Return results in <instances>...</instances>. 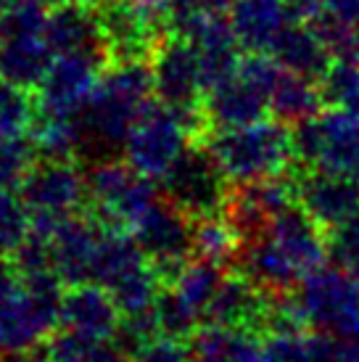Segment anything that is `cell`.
I'll list each match as a JSON object with an SVG mask.
<instances>
[{
  "mask_svg": "<svg viewBox=\"0 0 359 362\" xmlns=\"http://www.w3.org/2000/svg\"><path fill=\"white\" fill-rule=\"evenodd\" d=\"M153 98V71L151 59L111 61L103 69L98 88L88 103L77 111L80 127V159L106 161L124 151L140 111Z\"/></svg>",
  "mask_w": 359,
  "mask_h": 362,
  "instance_id": "obj_1",
  "label": "cell"
},
{
  "mask_svg": "<svg viewBox=\"0 0 359 362\" xmlns=\"http://www.w3.org/2000/svg\"><path fill=\"white\" fill-rule=\"evenodd\" d=\"M204 146L217 159L230 182H254L288 175L296 161L293 127L280 119H259L238 127L209 130Z\"/></svg>",
  "mask_w": 359,
  "mask_h": 362,
  "instance_id": "obj_2",
  "label": "cell"
},
{
  "mask_svg": "<svg viewBox=\"0 0 359 362\" xmlns=\"http://www.w3.org/2000/svg\"><path fill=\"white\" fill-rule=\"evenodd\" d=\"M280 74H283V66L269 53L243 56L238 69L228 80L217 82L206 90L204 111L211 130L264 119Z\"/></svg>",
  "mask_w": 359,
  "mask_h": 362,
  "instance_id": "obj_3",
  "label": "cell"
},
{
  "mask_svg": "<svg viewBox=\"0 0 359 362\" xmlns=\"http://www.w3.org/2000/svg\"><path fill=\"white\" fill-rule=\"evenodd\" d=\"M151 71H153V98L188 117L204 143L211 127L204 111L206 82L196 45L185 37L167 35L156 45V51L151 53Z\"/></svg>",
  "mask_w": 359,
  "mask_h": 362,
  "instance_id": "obj_4",
  "label": "cell"
},
{
  "mask_svg": "<svg viewBox=\"0 0 359 362\" xmlns=\"http://www.w3.org/2000/svg\"><path fill=\"white\" fill-rule=\"evenodd\" d=\"M193 143H201L193 122L170 109L167 103L151 98L146 109L140 111L122 153L130 167L153 180H161Z\"/></svg>",
  "mask_w": 359,
  "mask_h": 362,
  "instance_id": "obj_5",
  "label": "cell"
},
{
  "mask_svg": "<svg viewBox=\"0 0 359 362\" xmlns=\"http://www.w3.org/2000/svg\"><path fill=\"white\" fill-rule=\"evenodd\" d=\"M88 211L103 228H117V230H130L161 199L156 180L122 159L93 164V170L88 172Z\"/></svg>",
  "mask_w": 359,
  "mask_h": 362,
  "instance_id": "obj_6",
  "label": "cell"
},
{
  "mask_svg": "<svg viewBox=\"0 0 359 362\" xmlns=\"http://www.w3.org/2000/svg\"><path fill=\"white\" fill-rule=\"evenodd\" d=\"M310 328L339 341H359V286L339 264H322L296 288Z\"/></svg>",
  "mask_w": 359,
  "mask_h": 362,
  "instance_id": "obj_7",
  "label": "cell"
},
{
  "mask_svg": "<svg viewBox=\"0 0 359 362\" xmlns=\"http://www.w3.org/2000/svg\"><path fill=\"white\" fill-rule=\"evenodd\" d=\"M233 182L204 143H193L161 177L164 199L182 209L190 220L222 214Z\"/></svg>",
  "mask_w": 359,
  "mask_h": 362,
  "instance_id": "obj_8",
  "label": "cell"
},
{
  "mask_svg": "<svg viewBox=\"0 0 359 362\" xmlns=\"http://www.w3.org/2000/svg\"><path fill=\"white\" fill-rule=\"evenodd\" d=\"M16 191L30 206L35 222H59L80 214L90 204L88 172L80 167V159L40 156Z\"/></svg>",
  "mask_w": 359,
  "mask_h": 362,
  "instance_id": "obj_9",
  "label": "cell"
},
{
  "mask_svg": "<svg viewBox=\"0 0 359 362\" xmlns=\"http://www.w3.org/2000/svg\"><path fill=\"white\" fill-rule=\"evenodd\" d=\"M293 146L301 167L359 175V114L322 109L293 127Z\"/></svg>",
  "mask_w": 359,
  "mask_h": 362,
  "instance_id": "obj_10",
  "label": "cell"
},
{
  "mask_svg": "<svg viewBox=\"0 0 359 362\" xmlns=\"http://www.w3.org/2000/svg\"><path fill=\"white\" fill-rule=\"evenodd\" d=\"M193 228H196V220H190L172 202L159 199L132 225L130 233L135 235L143 254L170 283L180 272V267L193 259Z\"/></svg>",
  "mask_w": 359,
  "mask_h": 362,
  "instance_id": "obj_11",
  "label": "cell"
},
{
  "mask_svg": "<svg viewBox=\"0 0 359 362\" xmlns=\"http://www.w3.org/2000/svg\"><path fill=\"white\" fill-rule=\"evenodd\" d=\"M290 175L296 182V202L328 233L359 217V175L301 164Z\"/></svg>",
  "mask_w": 359,
  "mask_h": 362,
  "instance_id": "obj_12",
  "label": "cell"
},
{
  "mask_svg": "<svg viewBox=\"0 0 359 362\" xmlns=\"http://www.w3.org/2000/svg\"><path fill=\"white\" fill-rule=\"evenodd\" d=\"M109 61L93 53H61L37 88V106L45 114H77L98 88Z\"/></svg>",
  "mask_w": 359,
  "mask_h": 362,
  "instance_id": "obj_13",
  "label": "cell"
},
{
  "mask_svg": "<svg viewBox=\"0 0 359 362\" xmlns=\"http://www.w3.org/2000/svg\"><path fill=\"white\" fill-rule=\"evenodd\" d=\"M100 238H103V225L90 211L64 217L50 228L53 270L66 286L90 283Z\"/></svg>",
  "mask_w": 359,
  "mask_h": 362,
  "instance_id": "obj_14",
  "label": "cell"
},
{
  "mask_svg": "<svg viewBox=\"0 0 359 362\" xmlns=\"http://www.w3.org/2000/svg\"><path fill=\"white\" fill-rule=\"evenodd\" d=\"M122 310L114 302L109 288L100 283H77L64 291L61 302V331H71L88 336V339H100L111 341L122 325Z\"/></svg>",
  "mask_w": 359,
  "mask_h": 362,
  "instance_id": "obj_15",
  "label": "cell"
},
{
  "mask_svg": "<svg viewBox=\"0 0 359 362\" xmlns=\"http://www.w3.org/2000/svg\"><path fill=\"white\" fill-rule=\"evenodd\" d=\"M42 37L48 40L50 51L56 56H61V53H93V56H103L109 61L98 6L59 0L53 8H48V21H45Z\"/></svg>",
  "mask_w": 359,
  "mask_h": 362,
  "instance_id": "obj_16",
  "label": "cell"
},
{
  "mask_svg": "<svg viewBox=\"0 0 359 362\" xmlns=\"http://www.w3.org/2000/svg\"><path fill=\"white\" fill-rule=\"evenodd\" d=\"M267 233L288 254V259L296 264L301 275H310L312 270L322 267L330 257L328 230L299 202L290 204L286 211H280Z\"/></svg>",
  "mask_w": 359,
  "mask_h": 362,
  "instance_id": "obj_17",
  "label": "cell"
},
{
  "mask_svg": "<svg viewBox=\"0 0 359 362\" xmlns=\"http://www.w3.org/2000/svg\"><path fill=\"white\" fill-rule=\"evenodd\" d=\"M275 293L261 291L257 283H251L238 270L228 272L222 286L217 288L206 310V322L230 325V328H249L261 333L267 322L269 307Z\"/></svg>",
  "mask_w": 359,
  "mask_h": 362,
  "instance_id": "obj_18",
  "label": "cell"
},
{
  "mask_svg": "<svg viewBox=\"0 0 359 362\" xmlns=\"http://www.w3.org/2000/svg\"><path fill=\"white\" fill-rule=\"evenodd\" d=\"M235 270L246 275L251 283H257L267 293H290L299 288L304 275L296 270V264L288 259V254L278 246V241L264 233L254 241H246L240 246Z\"/></svg>",
  "mask_w": 359,
  "mask_h": 362,
  "instance_id": "obj_19",
  "label": "cell"
},
{
  "mask_svg": "<svg viewBox=\"0 0 359 362\" xmlns=\"http://www.w3.org/2000/svg\"><path fill=\"white\" fill-rule=\"evenodd\" d=\"M185 40L193 42L196 51H199L206 90L214 88L217 82L228 80L230 74L238 69L240 59H243L240 56L243 45H240L230 19H225V13H209Z\"/></svg>",
  "mask_w": 359,
  "mask_h": 362,
  "instance_id": "obj_20",
  "label": "cell"
},
{
  "mask_svg": "<svg viewBox=\"0 0 359 362\" xmlns=\"http://www.w3.org/2000/svg\"><path fill=\"white\" fill-rule=\"evenodd\" d=\"M196 362H272L261 333L230 325H201L190 339Z\"/></svg>",
  "mask_w": 359,
  "mask_h": 362,
  "instance_id": "obj_21",
  "label": "cell"
},
{
  "mask_svg": "<svg viewBox=\"0 0 359 362\" xmlns=\"http://www.w3.org/2000/svg\"><path fill=\"white\" fill-rule=\"evenodd\" d=\"M290 21L296 19L286 0H238L230 8V24L249 53H269L275 37Z\"/></svg>",
  "mask_w": 359,
  "mask_h": 362,
  "instance_id": "obj_22",
  "label": "cell"
},
{
  "mask_svg": "<svg viewBox=\"0 0 359 362\" xmlns=\"http://www.w3.org/2000/svg\"><path fill=\"white\" fill-rule=\"evenodd\" d=\"M269 56L286 71H296V74L312 77L317 82L336 59L328 45L322 42V37L307 21H290L288 27L275 37Z\"/></svg>",
  "mask_w": 359,
  "mask_h": 362,
  "instance_id": "obj_23",
  "label": "cell"
},
{
  "mask_svg": "<svg viewBox=\"0 0 359 362\" xmlns=\"http://www.w3.org/2000/svg\"><path fill=\"white\" fill-rule=\"evenodd\" d=\"M56 59L42 35H11L0 37V77L37 90L45 71Z\"/></svg>",
  "mask_w": 359,
  "mask_h": 362,
  "instance_id": "obj_24",
  "label": "cell"
},
{
  "mask_svg": "<svg viewBox=\"0 0 359 362\" xmlns=\"http://www.w3.org/2000/svg\"><path fill=\"white\" fill-rule=\"evenodd\" d=\"M322 109H328V106H325V98L319 90V82L283 69L278 85L272 90V98H269V114L275 119L296 127L301 122L317 117Z\"/></svg>",
  "mask_w": 359,
  "mask_h": 362,
  "instance_id": "obj_25",
  "label": "cell"
},
{
  "mask_svg": "<svg viewBox=\"0 0 359 362\" xmlns=\"http://www.w3.org/2000/svg\"><path fill=\"white\" fill-rule=\"evenodd\" d=\"M272 362H341L343 341L319 331L264 336Z\"/></svg>",
  "mask_w": 359,
  "mask_h": 362,
  "instance_id": "obj_26",
  "label": "cell"
},
{
  "mask_svg": "<svg viewBox=\"0 0 359 362\" xmlns=\"http://www.w3.org/2000/svg\"><path fill=\"white\" fill-rule=\"evenodd\" d=\"M225 275H228V267H222L217 262L193 257V259H188L180 267V272L170 281V286L193 310H199L204 315V320H206V310H209L217 288L225 281Z\"/></svg>",
  "mask_w": 359,
  "mask_h": 362,
  "instance_id": "obj_27",
  "label": "cell"
},
{
  "mask_svg": "<svg viewBox=\"0 0 359 362\" xmlns=\"http://www.w3.org/2000/svg\"><path fill=\"white\" fill-rule=\"evenodd\" d=\"M240 246H243V241H240L238 230L230 225L225 214H211V217L196 220V228H193V257L230 267L238 259Z\"/></svg>",
  "mask_w": 359,
  "mask_h": 362,
  "instance_id": "obj_28",
  "label": "cell"
},
{
  "mask_svg": "<svg viewBox=\"0 0 359 362\" xmlns=\"http://www.w3.org/2000/svg\"><path fill=\"white\" fill-rule=\"evenodd\" d=\"M45 357L48 362H130L114 341L88 339L71 331L53 333L45 341Z\"/></svg>",
  "mask_w": 359,
  "mask_h": 362,
  "instance_id": "obj_29",
  "label": "cell"
},
{
  "mask_svg": "<svg viewBox=\"0 0 359 362\" xmlns=\"http://www.w3.org/2000/svg\"><path fill=\"white\" fill-rule=\"evenodd\" d=\"M319 90L328 109L359 114V59L336 56L328 71L319 77Z\"/></svg>",
  "mask_w": 359,
  "mask_h": 362,
  "instance_id": "obj_30",
  "label": "cell"
},
{
  "mask_svg": "<svg viewBox=\"0 0 359 362\" xmlns=\"http://www.w3.org/2000/svg\"><path fill=\"white\" fill-rule=\"evenodd\" d=\"M37 95L30 88H21L0 77V138L21 135L32 130L37 119Z\"/></svg>",
  "mask_w": 359,
  "mask_h": 362,
  "instance_id": "obj_31",
  "label": "cell"
},
{
  "mask_svg": "<svg viewBox=\"0 0 359 362\" xmlns=\"http://www.w3.org/2000/svg\"><path fill=\"white\" fill-rule=\"evenodd\" d=\"M153 315H156L161 336H172V339H182V341H190L193 333L201 328V320H204V315L199 310H193L170 283L164 286L161 296L153 304Z\"/></svg>",
  "mask_w": 359,
  "mask_h": 362,
  "instance_id": "obj_32",
  "label": "cell"
},
{
  "mask_svg": "<svg viewBox=\"0 0 359 362\" xmlns=\"http://www.w3.org/2000/svg\"><path fill=\"white\" fill-rule=\"evenodd\" d=\"M32 233V211L16 188H0V257H13Z\"/></svg>",
  "mask_w": 359,
  "mask_h": 362,
  "instance_id": "obj_33",
  "label": "cell"
},
{
  "mask_svg": "<svg viewBox=\"0 0 359 362\" xmlns=\"http://www.w3.org/2000/svg\"><path fill=\"white\" fill-rule=\"evenodd\" d=\"M40 159V148L32 135H8L0 138V188H19L27 172Z\"/></svg>",
  "mask_w": 359,
  "mask_h": 362,
  "instance_id": "obj_34",
  "label": "cell"
},
{
  "mask_svg": "<svg viewBox=\"0 0 359 362\" xmlns=\"http://www.w3.org/2000/svg\"><path fill=\"white\" fill-rule=\"evenodd\" d=\"M130 362H196L190 341L172 339V336H156L143 349L132 354Z\"/></svg>",
  "mask_w": 359,
  "mask_h": 362,
  "instance_id": "obj_35",
  "label": "cell"
},
{
  "mask_svg": "<svg viewBox=\"0 0 359 362\" xmlns=\"http://www.w3.org/2000/svg\"><path fill=\"white\" fill-rule=\"evenodd\" d=\"M21 286V272L16 267V262L11 257H0V304H6L19 291Z\"/></svg>",
  "mask_w": 359,
  "mask_h": 362,
  "instance_id": "obj_36",
  "label": "cell"
},
{
  "mask_svg": "<svg viewBox=\"0 0 359 362\" xmlns=\"http://www.w3.org/2000/svg\"><path fill=\"white\" fill-rule=\"evenodd\" d=\"M0 362H48L45 352H37V349H24V352H6V357Z\"/></svg>",
  "mask_w": 359,
  "mask_h": 362,
  "instance_id": "obj_37",
  "label": "cell"
},
{
  "mask_svg": "<svg viewBox=\"0 0 359 362\" xmlns=\"http://www.w3.org/2000/svg\"><path fill=\"white\" fill-rule=\"evenodd\" d=\"M235 3H238V0H201V6L206 11H211V13H228Z\"/></svg>",
  "mask_w": 359,
  "mask_h": 362,
  "instance_id": "obj_38",
  "label": "cell"
},
{
  "mask_svg": "<svg viewBox=\"0 0 359 362\" xmlns=\"http://www.w3.org/2000/svg\"><path fill=\"white\" fill-rule=\"evenodd\" d=\"M341 362H359V341H343Z\"/></svg>",
  "mask_w": 359,
  "mask_h": 362,
  "instance_id": "obj_39",
  "label": "cell"
},
{
  "mask_svg": "<svg viewBox=\"0 0 359 362\" xmlns=\"http://www.w3.org/2000/svg\"><path fill=\"white\" fill-rule=\"evenodd\" d=\"M74 3H88V6H98L100 0H74Z\"/></svg>",
  "mask_w": 359,
  "mask_h": 362,
  "instance_id": "obj_40",
  "label": "cell"
},
{
  "mask_svg": "<svg viewBox=\"0 0 359 362\" xmlns=\"http://www.w3.org/2000/svg\"><path fill=\"white\" fill-rule=\"evenodd\" d=\"M8 3H13V0H0V8H6Z\"/></svg>",
  "mask_w": 359,
  "mask_h": 362,
  "instance_id": "obj_41",
  "label": "cell"
},
{
  "mask_svg": "<svg viewBox=\"0 0 359 362\" xmlns=\"http://www.w3.org/2000/svg\"><path fill=\"white\" fill-rule=\"evenodd\" d=\"M0 27H3V8H0Z\"/></svg>",
  "mask_w": 359,
  "mask_h": 362,
  "instance_id": "obj_42",
  "label": "cell"
}]
</instances>
